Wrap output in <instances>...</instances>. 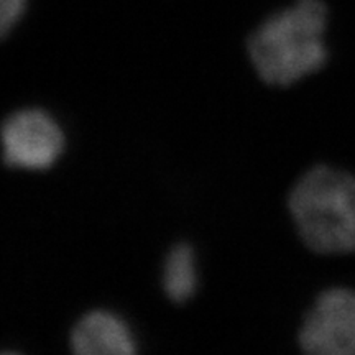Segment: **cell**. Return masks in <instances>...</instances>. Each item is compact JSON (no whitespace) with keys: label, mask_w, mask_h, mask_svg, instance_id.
<instances>
[{"label":"cell","mask_w":355,"mask_h":355,"mask_svg":"<svg viewBox=\"0 0 355 355\" xmlns=\"http://www.w3.org/2000/svg\"><path fill=\"white\" fill-rule=\"evenodd\" d=\"M71 345L79 355H128L137 349L127 322L109 311H92L79 319Z\"/></svg>","instance_id":"5"},{"label":"cell","mask_w":355,"mask_h":355,"mask_svg":"<svg viewBox=\"0 0 355 355\" xmlns=\"http://www.w3.org/2000/svg\"><path fill=\"white\" fill-rule=\"evenodd\" d=\"M163 288L168 298L184 303L198 288V270L194 252L188 243H178L170 250L163 270Z\"/></svg>","instance_id":"6"},{"label":"cell","mask_w":355,"mask_h":355,"mask_svg":"<svg viewBox=\"0 0 355 355\" xmlns=\"http://www.w3.org/2000/svg\"><path fill=\"white\" fill-rule=\"evenodd\" d=\"M25 10V0H0V38L13 28Z\"/></svg>","instance_id":"7"},{"label":"cell","mask_w":355,"mask_h":355,"mask_svg":"<svg viewBox=\"0 0 355 355\" xmlns=\"http://www.w3.org/2000/svg\"><path fill=\"white\" fill-rule=\"evenodd\" d=\"M327 10L321 0H298L270 17L248 38V55L270 86H291L321 69L327 60L324 32Z\"/></svg>","instance_id":"1"},{"label":"cell","mask_w":355,"mask_h":355,"mask_svg":"<svg viewBox=\"0 0 355 355\" xmlns=\"http://www.w3.org/2000/svg\"><path fill=\"white\" fill-rule=\"evenodd\" d=\"M300 344L313 355H355V293L324 291L304 319Z\"/></svg>","instance_id":"4"},{"label":"cell","mask_w":355,"mask_h":355,"mask_svg":"<svg viewBox=\"0 0 355 355\" xmlns=\"http://www.w3.org/2000/svg\"><path fill=\"white\" fill-rule=\"evenodd\" d=\"M3 162L20 170H48L64 150V133L60 123L42 109H25L3 122Z\"/></svg>","instance_id":"3"},{"label":"cell","mask_w":355,"mask_h":355,"mask_svg":"<svg viewBox=\"0 0 355 355\" xmlns=\"http://www.w3.org/2000/svg\"><path fill=\"white\" fill-rule=\"evenodd\" d=\"M290 211L306 245L319 254L355 252V176L316 166L291 189Z\"/></svg>","instance_id":"2"}]
</instances>
